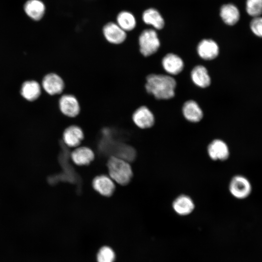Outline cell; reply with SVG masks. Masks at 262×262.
<instances>
[{"label": "cell", "instance_id": "6da1fadb", "mask_svg": "<svg viewBox=\"0 0 262 262\" xmlns=\"http://www.w3.org/2000/svg\"><path fill=\"white\" fill-rule=\"evenodd\" d=\"M176 86V80L169 75L151 74L146 78V91L158 99L172 98Z\"/></svg>", "mask_w": 262, "mask_h": 262}, {"label": "cell", "instance_id": "7a4b0ae2", "mask_svg": "<svg viewBox=\"0 0 262 262\" xmlns=\"http://www.w3.org/2000/svg\"><path fill=\"white\" fill-rule=\"evenodd\" d=\"M110 177L121 185L128 184L133 176L131 167L128 161L115 156L110 157L107 162Z\"/></svg>", "mask_w": 262, "mask_h": 262}, {"label": "cell", "instance_id": "3957f363", "mask_svg": "<svg viewBox=\"0 0 262 262\" xmlns=\"http://www.w3.org/2000/svg\"><path fill=\"white\" fill-rule=\"evenodd\" d=\"M138 42L141 53L146 57L156 53L160 46L157 32L151 29L142 32L139 36Z\"/></svg>", "mask_w": 262, "mask_h": 262}, {"label": "cell", "instance_id": "277c9868", "mask_svg": "<svg viewBox=\"0 0 262 262\" xmlns=\"http://www.w3.org/2000/svg\"><path fill=\"white\" fill-rule=\"evenodd\" d=\"M230 194L237 199H244L248 197L252 191L250 180L245 176L236 175L230 179L229 184Z\"/></svg>", "mask_w": 262, "mask_h": 262}, {"label": "cell", "instance_id": "5b68a950", "mask_svg": "<svg viewBox=\"0 0 262 262\" xmlns=\"http://www.w3.org/2000/svg\"><path fill=\"white\" fill-rule=\"evenodd\" d=\"M59 108L61 112L68 117H75L80 113L81 106L77 98L73 95H62L59 100Z\"/></svg>", "mask_w": 262, "mask_h": 262}, {"label": "cell", "instance_id": "8992f818", "mask_svg": "<svg viewBox=\"0 0 262 262\" xmlns=\"http://www.w3.org/2000/svg\"><path fill=\"white\" fill-rule=\"evenodd\" d=\"M207 151L209 158L214 161H225L230 155L228 144L220 139L212 140L208 145Z\"/></svg>", "mask_w": 262, "mask_h": 262}, {"label": "cell", "instance_id": "52a82bcc", "mask_svg": "<svg viewBox=\"0 0 262 262\" xmlns=\"http://www.w3.org/2000/svg\"><path fill=\"white\" fill-rule=\"evenodd\" d=\"M102 33L106 40L114 45L123 43L127 38V32L116 22H110L106 23L103 27Z\"/></svg>", "mask_w": 262, "mask_h": 262}, {"label": "cell", "instance_id": "ba28073f", "mask_svg": "<svg viewBox=\"0 0 262 262\" xmlns=\"http://www.w3.org/2000/svg\"><path fill=\"white\" fill-rule=\"evenodd\" d=\"M42 85L44 90L50 95L61 94L65 87L63 78L54 73L46 75L43 79Z\"/></svg>", "mask_w": 262, "mask_h": 262}, {"label": "cell", "instance_id": "9c48e42d", "mask_svg": "<svg viewBox=\"0 0 262 262\" xmlns=\"http://www.w3.org/2000/svg\"><path fill=\"white\" fill-rule=\"evenodd\" d=\"M132 119L135 125L142 129L152 127L155 123L153 114L146 106H142L135 110L132 115Z\"/></svg>", "mask_w": 262, "mask_h": 262}, {"label": "cell", "instance_id": "30bf717a", "mask_svg": "<svg viewBox=\"0 0 262 262\" xmlns=\"http://www.w3.org/2000/svg\"><path fill=\"white\" fill-rule=\"evenodd\" d=\"M92 186L100 195L107 197L113 195L115 188L113 180L105 175L96 177L93 180Z\"/></svg>", "mask_w": 262, "mask_h": 262}, {"label": "cell", "instance_id": "8fae6325", "mask_svg": "<svg viewBox=\"0 0 262 262\" xmlns=\"http://www.w3.org/2000/svg\"><path fill=\"white\" fill-rule=\"evenodd\" d=\"M197 52L202 59L205 60H211L218 56L219 48L214 40L211 39H204L198 43Z\"/></svg>", "mask_w": 262, "mask_h": 262}, {"label": "cell", "instance_id": "7c38bea8", "mask_svg": "<svg viewBox=\"0 0 262 262\" xmlns=\"http://www.w3.org/2000/svg\"><path fill=\"white\" fill-rule=\"evenodd\" d=\"M162 64L164 70L171 75L179 74L183 70L184 63L178 55L170 53L165 55L162 59Z\"/></svg>", "mask_w": 262, "mask_h": 262}, {"label": "cell", "instance_id": "4fadbf2b", "mask_svg": "<svg viewBox=\"0 0 262 262\" xmlns=\"http://www.w3.org/2000/svg\"><path fill=\"white\" fill-rule=\"evenodd\" d=\"M84 138L82 129L78 126L71 125L67 127L63 134L64 143L71 147L79 146Z\"/></svg>", "mask_w": 262, "mask_h": 262}, {"label": "cell", "instance_id": "5bb4252c", "mask_svg": "<svg viewBox=\"0 0 262 262\" xmlns=\"http://www.w3.org/2000/svg\"><path fill=\"white\" fill-rule=\"evenodd\" d=\"M174 211L180 215H187L195 209V203L192 198L188 195L181 194L176 197L172 202Z\"/></svg>", "mask_w": 262, "mask_h": 262}, {"label": "cell", "instance_id": "9a60e30c", "mask_svg": "<svg viewBox=\"0 0 262 262\" xmlns=\"http://www.w3.org/2000/svg\"><path fill=\"white\" fill-rule=\"evenodd\" d=\"M182 110L184 118L190 122H198L203 118L202 110L197 103L193 100L186 101Z\"/></svg>", "mask_w": 262, "mask_h": 262}, {"label": "cell", "instance_id": "2e32d148", "mask_svg": "<svg viewBox=\"0 0 262 262\" xmlns=\"http://www.w3.org/2000/svg\"><path fill=\"white\" fill-rule=\"evenodd\" d=\"M72 161L78 165L89 164L94 159L93 150L86 147H80L75 149L71 154Z\"/></svg>", "mask_w": 262, "mask_h": 262}, {"label": "cell", "instance_id": "e0dca14e", "mask_svg": "<svg viewBox=\"0 0 262 262\" xmlns=\"http://www.w3.org/2000/svg\"><path fill=\"white\" fill-rule=\"evenodd\" d=\"M220 15L224 22L230 26L236 24L240 18V13L238 8L232 3L222 5L220 8Z\"/></svg>", "mask_w": 262, "mask_h": 262}, {"label": "cell", "instance_id": "ac0fdd59", "mask_svg": "<svg viewBox=\"0 0 262 262\" xmlns=\"http://www.w3.org/2000/svg\"><path fill=\"white\" fill-rule=\"evenodd\" d=\"M193 82L197 86L206 88L211 84V78L207 68L203 66L198 65L193 68L191 72Z\"/></svg>", "mask_w": 262, "mask_h": 262}, {"label": "cell", "instance_id": "d6986e66", "mask_svg": "<svg viewBox=\"0 0 262 262\" xmlns=\"http://www.w3.org/2000/svg\"><path fill=\"white\" fill-rule=\"evenodd\" d=\"M24 9L30 18L34 20H39L45 14V5L40 0H28L24 4Z\"/></svg>", "mask_w": 262, "mask_h": 262}, {"label": "cell", "instance_id": "ffe728a7", "mask_svg": "<svg viewBox=\"0 0 262 262\" xmlns=\"http://www.w3.org/2000/svg\"><path fill=\"white\" fill-rule=\"evenodd\" d=\"M142 19L145 23L157 30L162 29L164 25L163 17L159 11L154 8L146 10L143 13Z\"/></svg>", "mask_w": 262, "mask_h": 262}, {"label": "cell", "instance_id": "44dd1931", "mask_svg": "<svg viewBox=\"0 0 262 262\" xmlns=\"http://www.w3.org/2000/svg\"><path fill=\"white\" fill-rule=\"evenodd\" d=\"M41 92L40 84L34 81L24 82L21 88V95L29 101H33L37 99L41 94Z\"/></svg>", "mask_w": 262, "mask_h": 262}, {"label": "cell", "instance_id": "7402d4cb", "mask_svg": "<svg viewBox=\"0 0 262 262\" xmlns=\"http://www.w3.org/2000/svg\"><path fill=\"white\" fill-rule=\"evenodd\" d=\"M116 23L126 32L132 31L136 25V20L134 15L127 11L120 12L117 16Z\"/></svg>", "mask_w": 262, "mask_h": 262}, {"label": "cell", "instance_id": "603a6c76", "mask_svg": "<svg viewBox=\"0 0 262 262\" xmlns=\"http://www.w3.org/2000/svg\"><path fill=\"white\" fill-rule=\"evenodd\" d=\"M246 10L248 15L253 17L262 15V0H246Z\"/></svg>", "mask_w": 262, "mask_h": 262}, {"label": "cell", "instance_id": "cb8c5ba5", "mask_svg": "<svg viewBox=\"0 0 262 262\" xmlns=\"http://www.w3.org/2000/svg\"><path fill=\"white\" fill-rule=\"evenodd\" d=\"M115 255L113 250L108 246H103L97 255L98 262H114Z\"/></svg>", "mask_w": 262, "mask_h": 262}, {"label": "cell", "instance_id": "d4e9b609", "mask_svg": "<svg viewBox=\"0 0 262 262\" xmlns=\"http://www.w3.org/2000/svg\"><path fill=\"white\" fill-rule=\"evenodd\" d=\"M250 28L255 35L262 37V16L253 17L250 23Z\"/></svg>", "mask_w": 262, "mask_h": 262}]
</instances>
